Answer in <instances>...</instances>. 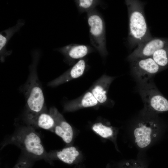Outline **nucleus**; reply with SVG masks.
Masks as SVG:
<instances>
[{"instance_id":"f257e3e1","label":"nucleus","mask_w":168,"mask_h":168,"mask_svg":"<svg viewBox=\"0 0 168 168\" xmlns=\"http://www.w3.org/2000/svg\"><path fill=\"white\" fill-rule=\"evenodd\" d=\"M4 144L15 145L33 160L43 159L49 163L48 152L45 150L40 136L34 127L30 125L19 127Z\"/></svg>"},{"instance_id":"f03ea898","label":"nucleus","mask_w":168,"mask_h":168,"mask_svg":"<svg viewBox=\"0 0 168 168\" xmlns=\"http://www.w3.org/2000/svg\"><path fill=\"white\" fill-rule=\"evenodd\" d=\"M125 2L129 18L128 41L130 45L134 47L152 37L145 19L144 4L135 0H125Z\"/></svg>"},{"instance_id":"7ed1b4c3","label":"nucleus","mask_w":168,"mask_h":168,"mask_svg":"<svg viewBox=\"0 0 168 168\" xmlns=\"http://www.w3.org/2000/svg\"><path fill=\"white\" fill-rule=\"evenodd\" d=\"M30 66L28 78L22 88L26 102L28 113L36 114L44 110V99L36 70L38 58Z\"/></svg>"},{"instance_id":"20e7f679","label":"nucleus","mask_w":168,"mask_h":168,"mask_svg":"<svg viewBox=\"0 0 168 168\" xmlns=\"http://www.w3.org/2000/svg\"><path fill=\"white\" fill-rule=\"evenodd\" d=\"M139 93L144 104V112L151 116L168 111V100L160 92L153 80L139 84Z\"/></svg>"},{"instance_id":"39448f33","label":"nucleus","mask_w":168,"mask_h":168,"mask_svg":"<svg viewBox=\"0 0 168 168\" xmlns=\"http://www.w3.org/2000/svg\"><path fill=\"white\" fill-rule=\"evenodd\" d=\"M89 37L91 45L100 55L108 54L106 45L105 26L103 17L95 8L87 13Z\"/></svg>"},{"instance_id":"423d86ee","label":"nucleus","mask_w":168,"mask_h":168,"mask_svg":"<svg viewBox=\"0 0 168 168\" xmlns=\"http://www.w3.org/2000/svg\"><path fill=\"white\" fill-rule=\"evenodd\" d=\"M130 62L132 75L139 84L152 80L155 74L166 68L158 65L152 57L137 58Z\"/></svg>"},{"instance_id":"0eeeda50","label":"nucleus","mask_w":168,"mask_h":168,"mask_svg":"<svg viewBox=\"0 0 168 168\" xmlns=\"http://www.w3.org/2000/svg\"><path fill=\"white\" fill-rule=\"evenodd\" d=\"M157 130L158 126L154 121L147 119L140 121L133 132L136 144L140 148L147 147L156 137Z\"/></svg>"},{"instance_id":"6e6552de","label":"nucleus","mask_w":168,"mask_h":168,"mask_svg":"<svg viewBox=\"0 0 168 168\" xmlns=\"http://www.w3.org/2000/svg\"><path fill=\"white\" fill-rule=\"evenodd\" d=\"M168 46V41L163 39L152 37L137 46V48L128 56L130 62L137 58L152 57L158 50Z\"/></svg>"},{"instance_id":"1a4fd4ad","label":"nucleus","mask_w":168,"mask_h":168,"mask_svg":"<svg viewBox=\"0 0 168 168\" xmlns=\"http://www.w3.org/2000/svg\"><path fill=\"white\" fill-rule=\"evenodd\" d=\"M49 113L55 122V125L51 131L61 138L66 143H70L73 138V132L71 126L55 107L50 108Z\"/></svg>"},{"instance_id":"9d476101","label":"nucleus","mask_w":168,"mask_h":168,"mask_svg":"<svg viewBox=\"0 0 168 168\" xmlns=\"http://www.w3.org/2000/svg\"><path fill=\"white\" fill-rule=\"evenodd\" d=\"M86 63L84 59H80L68 71L61 76L49 82L48 86L54 87L63 84L73 79L77 78L84 73Z\"/></svg>"},{"instance_id":"9b49d317","label":"nucleus","mask_w":168,"mask_h":168,"mask_svg":"<svg viewBox=\"0 0 168 168\" xmlns=\"http://www.w3.org/2000/svg\"><path fill=\"white\" fill-rule=\"evenodd\" d=\"M26 119L29 125L50 131L55 124L52 116L44 110L36 114L27 113Z\"/></svg>"},{"instance_id":"f8f14e48","label":"nucleus","mask_w":168,"mask_h":168,"mask_svg":"<svg viewBox=\"0 0 168 168\" xmlns=\"http://www.w3.org/2000/svg\"><path fill=\"white\" fill-rule=\"evenodd\" d=\"M66 58L72 59H81L94 51L89 45L72 44L58 49Z\"/></svg>"},{"instance_id":"ddd939ff","label":"nucleus","mask_w":168,"mask_h":168,"mask_svg":"<svg viewBox=\"0 0 168 168\" xmlns=\"http://www.w3.org/2000/svg\"><path fill=\"white\" fill-rule=\"evenodd\" d=\"M114 79V77L104 75L93 86L91 91L99 103H104L107 101V92Z\"/></svg>"},{"instance_id":"4468645a","label":"nucleus","mask_w":168,"mask_h":168,"mask_svg":"<svg viewBox=\"0 0 168 168\" xmlns=\"http://www.w3.org/2000/svg\"><path fill=\"white\" fill-rule=\"evenodd\" d=\"M24 23V20H19L15 26L1 32L0 51V59L2 62H3L5 58L11 54V51H7L6 49L9 40L15 32L19 31Z\"/></svg>"},{"instance_id":"2eb2a0df","label":"nucleus","mask_w":168,"mask_h":168,"mask_svg":"<svg viewBox=\"0 0 168 168\" xmlns=\"http://www.w3.org/2000/svg\"><path fill=\"white\" fill-rule=\"evenodd\" d=\"M91 91L86 92L79 99L72 101L65 106L66 109L76 107H87L95 106L99 103Z\"/></svg>"},{"instance_id":"dca6fc26","label":"nucleus","mask_w":168,"mask_h":168,"mask_svg":"<svg viewBox=\"0 0 168 168\" xmlns=\"http://www.w3.org/2000/svg\"><path fill=\"white\" fill-rule=\"evenodd\" d=\"M56 156L63 162L71 164L79 155V152L74 147H67L62 150L56 152Z\"/></svg>"},{"instance_id":"f3484780","label":"nucleus","mask_w":168,"mask_h":168,"mask_svg":"<svg viewBox=\"0 0 168 168\" xmlns=\"http://www.w3.org/2000/svg\"><path fill=\"white\" fill-rule=\"evenodd\" d=\"M79 13H87L95 8L101 2L97 0H77L74 1Z\"/></svg>"},{"instance_id":"a211bd4d","label":"nucleus","mask_w":168,"mask_h":168,"mask_svg":"<svg viewBox=\"0 0 168 168\" xmlns=\"http://www.w3.org/2000/svg\"><path fill=\"white\" fill-rule=\"evenodd\" d=\"M152 58L160 66L166 67L168 65V46L156 51Z\"/></svg>"},{"instance_id":"6ab92c4d","label":"nucleus","mask_w":168,"mask_h":168,"mask_svg":"<svg viewBox=\"0 0 168 168\" xmlns=\"http://www.w3.org/2000/svg\"><path fill=\"white\" fill-rule=\"evenodd\" d=\"M93 130L101 137L107 138L111 136L113 133L112 128L103 125L101 123H96L92 126Z\"/></svg>"},{"instance_id":"aec40b11","label":"nucleus","mask_w":168,"mask_h":168,"mask_svg":"<svg viewBox=\"0 0 168 168\" xmlns=\"http://www.w3.org/2000/svg\"><path fill=\"white\" fill-rule=\"evenodd\" d=\"M33 160L27 157L21 159L13 168H32Z\"/></svg>"}]
</instances>
